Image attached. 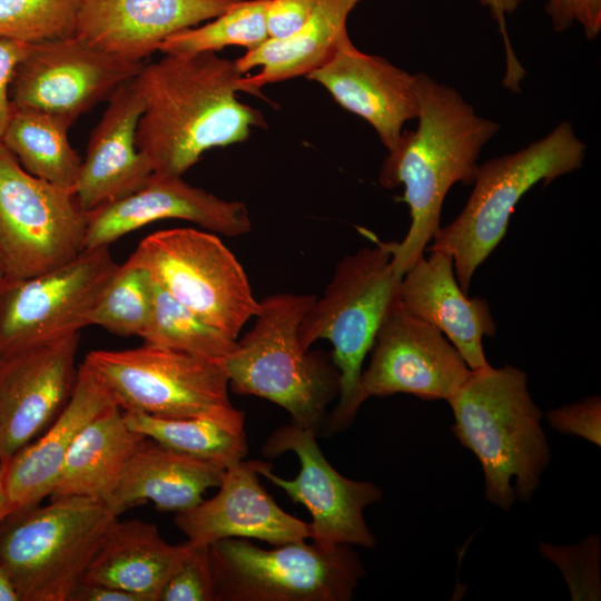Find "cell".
Listing matches in <instances>:
<instances>
[{
    "instance_id": "6da1fadb",
    "label": "cell",
    "mask_w": 601,
    "mask_h": 601,
    "mask_svg": "<svg viewBox=\"0 0 601 601\" xmlns=\"http://www.w3.org/2000/svg\"><path fill=\"white\" fill-rule=\"evenodd\" d=\"M244 73L215 52L165 55L134 78L144 111L138 149L152 171L183 176L216 147L243 142L266 127L259 110L243 104Z\"/></svg>"
},
{
    "instance_id": "7a4b0ae2",
    "label": "cell",
    "mask_w": 601,
    "mask_h": 601,
    "mask_svg": "<svg viewBox=\"0 0 601 601\" xmlns=\"http://www.w3.org/2000/svg\"><path fill=\"white\" fill-rule=\"evenodd\" d=\"M414 79L417 128L403 131L378 176L384 188L404 186L403 201L410 208L405 237L390 242L392 268L401 278L439 233L451 187L456 183L472 185L482 148L500 130L496 121L479 116L456 89L423 72Z\"/></svg>"
},
{
    "instance_id": "3957f363",
    "label": "cell",
    "mask_w": 601,
    "mask_h": 601,
    "mask_svg": "<svg viewBox=\"0 0 601 601\" xmlns=\"http://www.w3.org/2000/svg\"><path fill=\"white\" fill-rule=\"evenodd\" d=\"M449 404L453 433L481 463L486 499L505 511L530 501L551 453L525 372L509 364L472 371Z\"/></svg>"
},
{
    "instance_id": "277c9868",
    "label": "cell",
    "mask_w": 601,
    "mask_h": 601,
    "mask_svg": "<svg viewBox=\"0 0 601 601\" xmlns=\"http://www.w3.org/2000/svg\"><path fill=\"white\" fill-rule=\"evenodd\" d=\"M316 296L278 293L259 302L253 327L223 363L229 387L288 412L292 423L318 434L327 405L338 396L339 373L322 352L304 351L300 322Z\"/></svg>"
},
{
    "instance_id": "5b68a950",
    "label": "cell",
    "mask_w": 601,
    "mask_h": 601,
    "mask_svg": "<svg viewBox=\"0 0 601 601\" xmlns=\"http://www.w3.org/2000/svg\"><path fill=\"white\" fill-rule=\"evenodd\" d=\"M585 150L572 124L564 120L520 150L479 165L465 206L440 228L427 252L451 255L457 283L467 295L476 268L503 239L520 199L535 185L581 168Z\"/></svg>"
},
{
    "instance_id": "8992f818",
    "label": "cell",
    "mask_w": 601,
    "mask_h": 601,
    "mask_svg": "<svg viewBox=\"0 0 601 601\" xmlns=\"http://www.w3.org/2000/svg\"><path fill=\"white\" fill-rule=\"evenodd\" d=\"M390 243L376 242L346 255L319 298L304 315L298 337L304 351L318 339L333 346L332 361L339 373L338 402L329 416V433L346 428L354 420V398L376 334L400 303L401 277L392 268Z\"/></svg>"
},
{
    "instance_id": "52a82bcc",
    "label": "cell",
    "mask_w": 601,
    "mask_h": 601,
    "mask_svg": "<svg viewBox=\"0 0 601 601\" xmlns=\"http://www.w3.org/2000/svg\"><path fill=\"white\" fill-rule=\"evenodd\" d=\"M116 519L76 495L14 510L0 524V572L19 601H68Z\"/></svg>"
},
{
    "instance_id": "ba28073f",
    "label": "cell",
    "mask_w": 601,
    "mask_h": 601,
    "mask_svg": "<svg viewBox=\"0 0 601 601\" xmlns=\"http://www.w3.org/2000/svg\"><path fill=\"white\" fill-rule=\"evenodd\" d=\"M217 601H349L365 569L348 544L292 542L263 549L248 539L209 544Z\"/></svg>"
},
{
    "instance_id": "9c48e42d",
    "label": "cell",
    "mask_w": 601,
    "mask_h": 601,
    "mask_svg": "<svg viewBox=\"0 0 601 601\" xmlns=\"http://www.w3.org/2000/svg\"><path fill=\"white\" fill-rule=\"evenodd\" d=\"M85 362L122 411L244 426V412L230 403L221 363L145 343L129 349H95Z\"/></svg>"
},
{
    "instance_id": "30bf717a",
    "label": "cell",
    "mask_w": 601,
    "mask_h": 601,
    "mask_svg": "<svg viewBox=\"0 0 601 601\" xmlns=\"http://www.w3.org/2000/svg\"><path fill=\"white\" fill-rule=\"evenodd\" d=\"M200 319L237 339L259 309L248 277L219 237L173 228L146 236L128 257Z\"/></svg>"
},
{
    "instance_id": "8fae6325",
    "label": "cell",
    "mask_w": 601,
    "mask_h": 601,
    "mask_svg": "<svg viewBox=\"0 0 601 601\" xmlns=\"http://www.w3.org/2000/svg\"><path fill=\"white\" fill-rule=\"evenodd\" d=\"M87 213L75 194L29 174L0 140V255L4 280L61 266L85 247Z\"/></svg>"
},
{
    "instance_id": "7c38bea8",
    "label": "cell",
    "mask_w": 601,
    "mask_h": 601,
    "mask_svg": "<svg viewBox=\"0 0 601 601\" xmlns=\"http://www.w3.org/2000/svg\"><path fill=\"white\" fill-rule=\"evenodd\" d=\"M109 246L83 249L42 274L0 285V358L80 332L117 272Z\"/></svg>"
},
{
    "instance_id": "4fadbf2b",
    "label": "cell",
    "mask_w": 601,
    "mask_h": 601,
    "mask_svg": "<svg viewBox=\"0 0 601 601\" xmlns=\"http://www.w3.org/2000/svg\"><path fill=\"white\" fill-rule=\"evenodd\" d=\"M142 66L78 36L30 43L13 71L10 101L16 108L49 112L73 124L135 78Z\"/></svg>"
},
{
    "instance_id": "5bb4252c",
    "label": "cell",
    "mask_w": 601,
    "mask_h": 601,
    "mask_svg": "<svg viewBox=\"0 0 601 601\" xmlns=\"http://www.w3.org/2000/svg\"><path fill=\"white\" fill-rule=\"evenodd\" d=\"M316 437L315 432L293 423L280 426L265 442L263 454L274 457L293 452L299 460V472L292 480L283 479L272 472V464L260 461L259 475L308 510L309 540L373 548L376 538L365 522L364 510L382 500V490L370 481L339 474L324 456Z\"/></svg>"
},
{
    "instance_id": "9a60e30c",
    "label": "cell",
    "mask_w": 601,
    "mask_h": 601,
    "mask_svg": "<svg viewBox=\"0 0 601 601\" xmlns=\"http://www.w3.org/2000/svg\"><path fill=\"white\" fill-rule=\"evenodd\" d=\"M371 352L354 398L356 413L371 396L396 393L449 402L472 372L439 328L406 314L400 303L382 323Z\"/></svg>"
},
{
    "instance_id": "2e32d148",
    "label": "cell",
    "mask_w": 601,
    "mask_h": 601,
    "mask_svg": "<svg viewBox=\"0 0 601 601\" xmlns=\"http://www.w3.org/2000/svg\"><path fill=\"white\" fill-rule=\"evenodd\" d=\"M80 332L0 358V459L4 465L68 403Z\"/></svg>"
},
{
    "instance_id": "e0dca14e",
    "label": "cell",
    "mask_w": 601,
    "mask_h": 601,
    "mask_svg": "<svg viewBox=\"0 0 601 601\" xmlns=\"http://www.w3.org/2000/svg\"><path fill=\"white\" fill-rule=\"evenodd\" d=\"M83 249L109 246L161 219H183L228 237L247 234L252 221L242 201L225 200L185 181L152 171L134 191L87 213Z\"/></svg>"
},
{
    "instance_id": "ac0fdd59",
    "label": "cell",
    "mask_w": 601,
    "mask_h": 601,
    "mask_svg": "<svg viewBox=\"0 0 601 601\" xmlns=\"http://www.w3.org/2000/svg\"><path fill=\"white\" fill-rule=\"evenodd\" d=\"M260 461L225 470L219 491L195 508L176 513L175 524L194 544L220 539H255L283 545L311 539L309 523L285 512L259 483Z\"/></svg>"
},
{
    "instance_id": "d6986e66",
    "label": "cell",
    "mask_w": 601,
    "mask_h": 601,
    "mask_svg": "<svg viewBox=\"0 0 601 601\" xmlns=\"http://www.w3.org/2000/svg\"><path fill=\"white\" fill-rule=\"evenodd\" d=\"M306 77L321 83L341 107L366 120L388 152L401 141L404 124L417 117L414 75L358 50L349 37Z\"/></svg>"
},
{
    "instance_id": "ffe728a7",
    "label": "cell",
    "mask_w": 601,
    "mask_h": 601,
    "mask_svg": "<svg viewBox=\"0 0 601 601\" xmlns=\"http://www.w3.org/2000/svg\"><path fill=\"white\" fill-rule=\"evenodd\" d=\"M240 0H82L75 36L141 62L169 36L206 22Z\"/></svg>"
},
{
    "instance_id": "44dd1931",
    "label": "cell",
    "mask_w": 601,
    "mask_h": 601,
    "mask_svg": "<svg viewBox=\"0 0 601 601\" xmlns=\"http://www.w3.org/2000/svg\"><path fill=\"white\" fill-rule=\"evenodd\" d=\"M428 253L402 276L401 308L439 328L472 371L489 366L483 337H493L496 329L489 303L469 298L462 290L451 255L442 250Z\"/></svg>"
},
{
    "instance_id": "7402d4cb",
    "label": "cell",
    "mask_w": 601,
    "mask_h": 601,
    "mask_svg": "<svg viewBox=\"0 0 601 601\" xmlns=\"http://www.w3.org/2000/svg\"><path fill=\"white\" fill-rule=\"evenodd\" d=\"M107 101L91 131L75 187L86 213L128 195L152 173L136 144L144 104L134 78L120 85Z\"/></svg>"
},
{
    "instance_id": "603a6c76",
    "label": "cell",
    "mask_w": 601,
    "mask_h": 601,
    "mask_svg": "<svg viewBox=\"0 0 601 601\" xmlns=\"http://www.w3.org/2000/svg\"><path fill=\"white\" fill-rule=\"evenodd\" d=\"M117 405L112 394L83 361L72 394L56 420L4 465V482L13 510L38 505L49 496L63 459L81 430Z\"/></svg>"
},
{
    "instance_id": "cb8c5ba5",
    "label": "cell",
    "mask_w": 601,
    "mask_h": 601,
    "mask_svg": "<svg viewBox=\"0 0 601 601\" xmlns=\"http://www.w3.org/2000/svg\"><path fill=\"white\" fill-rule=\"evenodd\" d=\"M224 473L220 466L144 437L106 504L116 516L146 501L160 511L186 512L203 501L207 489L219 486Z\"/></svg>"
},
{
    "instance_id": "d4e9b609",
    "label": "cell",
    "mask_w": 601,
    "mask_h": 601,
    "mask_svg": "<svg viewBox=\"0 0 601 601\" xmlns=\"http://www.w3.org/2000/svg\"><path fill=\"white\" fill-rule=\"evenodd\" d=\"M361 0H316L305 23L282 39L268 38L258 47L246 50L235 60L244 76L246 92L264 98L260 88L298 76H307L323 66L348 38L347 19Z\"/></svg>"
},
{
    "instance_id": "484cf974",
    "label": "cell",
    "mask_w": 601,
    "mask_h": 601,
    "mask_svg": "<svg viewBox=\"0 0 601 601\" xmlns=\"http://www.w3.org/2000/svg\"><path fill=\"white\" fill-rule=\"evenodd\" d=\"M187 546V541L178 545L167 543L155 524L116 519L81 582L110 585L130 592L141 601H158L165 582Z\"/></svg>"
},
{
    "instance_id": "4316f807",
    "label": "cell",
    "mask_w": 601,
    "mask_h": 601,
    "mask_svg": "<svg viewBox=\"0 0 601 601\" xmlns=\"http://www.w3.org/2000/svg\"><path fill=\"white\" fill-rule=\"evenodd\" d=\"M144 437L128 427L118 405L109 407L78 434L49 496H87L107 503Z\"/></svg>"
},
{
    "instance_id": "83f0119b",
    "label": "cell",
    "mask_w": 601,
    "mask_h": 601,
    "mask_svg": "<svg viewBox=\"0 0 601 601\" xmlns=\"http://www.w3.org/2000/svg\"><path fill=\"white\" fill-rule=\"evenodd\" d=\"M67 119L12 106L2 144L29 174L75 194L81 158L68 139Z\"/></svg>"
},
{
    "instance_id": "f1b7e54d",
    "label": "cell",
    "mask_w": 601,
    "mask_h": 601,
    "mask_svg": "<svg viewBox=\"0 0 601 601\" xmlns=\"http://www.w3.org/2000/svg\"><path fill=\"white\" fill-rule=\"evenodd\" d=\"M122 414L134 432L225 470L247 454L244 426L204 417L169 418L129 411Z\"/></svg>"
},
{
    "instance_id": "f546056e",
    "label": "cell",
    "mask_w": 601,
    "mask_h": 601,
    "mask_svg": "<svg viewBox=\"0 0 601 601\" xmlns=\"http://www.w3.org/2000/svg\"><path fill=\"white\" fill-rule=\"evenodd\" d=\"M145 344L224 363L237 339L207 324L154 282L152 308L139 335Z\"/></svg>"
},
{
    "instance_id": "4dcf8cb0",
    "label": "cell",
    "mask_w": 601,
    "mask_h": 601,
    "mask_svg": "<svg viewBox=\"0 0 601 601\" xmlns=\"http://www.w3.org/2000/svg\"><path fill=\"white\" fill-rule=\"evenodd\" d=\"M268 0H240L200 27H193L166 38L158 47L164 55L216 52L227 46L254 49L266 41Z\"/></svg>"
},
{
    "instance_id": "1f68e13d",
    "label": "cell",
    "mask_w": 601,
    "mask_h": 601,
    "mask_svg": "<svg viewBox=\"0 0 601 601\" xmlns=\"http://www.w3.org/2000/svg\"><path fill=\"white\" fill-rule=\"evenodd\" d=\"M152 298L151 276L126 260L99 295L87 316V325L100 326L124 337H139L149 321Z\"/></svg>"
},
{
    "instance_id": "d6a6232c",
    "label": "cell",
    "mask_w": 601,
    "mask_h": 601,
    "mask_svg": "<svg viewBox=\"0 0 601 601\" xmlns=\"http://www.w3.org/2000/svg\"><path fill=\"white\" fill-rule=\"evenodd\" d=\"M82 0H0V39L37 43L75 36Z\"/></svg>"
},
{
    "instance_id": "836d02e7",
    "label": "cell",
    "mask_w": 601,
    "mask_h": 601,
    "mask_svg": "<svg viewBox=\"0 0 601 601\" xmlns=\"http://www.w3.org/2000/svg\"><path fill=\"white\" fill-rule=\"evenodd\" d=\"M540 552L563 573L572 600H600L599 535H589L573 546L541 543Z\"/></svg>"
},
{
    "instance_id": "e575fe53",
    "label": "cell",
    "mask_w": 601,
    "mask_h": 601,
    "mask_svg": "<svg viewBox=\"0 0 601 601\" xmlns=\"http://www.w3.org/2000/svg\"><path fill=\"white\" fill-rule=\"evenodd\" d=\"M188 546L167 581L158 601H217L208 544Z\"/></svg>"
},
{
    "instance_id": "d590c367",
    "label": "cell",
    "mask_w": 601,
    "mask_h": 601,
    "mask_svg": "<svg viewBox=\"0 0 601 601\" xmlns=\"http://www.w3.org/2000/svg\"><path fill=\"white\" fill-rule=\"evenodd\" d=\"M546 420L554 430L562 434L582 437L598 446L601 444L600 396H589L550 410Z\"/></svg>"
},
{
    "instance_id": "8d00e7d4",
    "label": "cell",
    "mask_w": 601,
    "mask_h": 601,
    "mask_svg": "<svg viewBox=\"0 0 601 601\" xmlns=\"http://www.w3.org/2000/svg\"><path fill=\"white\" fill-rule=\"evenodd\" d=\"M316 0H268L265 18L268 37L282 39L297 31L308 19Z\"/></svg>"
},
{
    "instance_id": "74e56055",
    "label": "cell",
    "mask_w": 601,
    "mask_h": 601,
    "mask_svg": "<svg viewBox=\"0 0 601 601\" xmlns=\"http://www.w3.org/2000/svg\"><path fill=\"white\" fill-rule=\"evenodd\" d=\"M521 1L522 0H479L483 7L489 9L497 23L505 52V73L502 83L506 89L513 92L520 91V83L526 71L518 60L511 46L506 27V16L512 14L518 9Z\"/></svg>"
},
{
    "instance_id": "f35d334b",
    "label": "cell",
    "mask_w": 601,
    "mask_h": 601,
    "mask_svg": "<svg viewBox=\"0 0 601 601\" xmlns=\"http://www.w3.org/2000/svg\"><path fill=\"white\" fill-rule=\"evenodd\" d=\"M30 43L0 39V139L11 114L12 105L9 87L18 62L26 55Z\"/></svg>"
},
{
    "instance_id": "ab89813d",
    "label": "cell",
    "mask_w": 601,
    "mask_h": 601,
    "mask_svg": "<svg viewBox=\"0 0 601 601\" xmlns=\"http://www.w3.org/2000/svg\"><path fill=\"white\" fill-rule=\"evenodd\" d=\"M68 601H141L130 592L100 583L80 582Z\"/></svg>"
},
{
    "instance_id": "60d3db41",
    "label": "cell",
    "mask_w": 601,
    "mask_h": 601,
    "mask_svg": "<svg viewBox=\"0 0 601 601\" xmlns=\"http://www.w3.org/2000/svg\"><path fill=\"white\" fill-rule=\"evenodd\" d=\"M581 0H548L545 11L553 29L563 32L578 20Z\"/></svg>"
},
{
    "instance_id": "b9f144b4",
    "label": "cell",
    "mask_w": 601,
    "mask_h": 601,
    "mask_svg": "<svg viewBox=\"0 0 601 601\" xmlns=\"http://www.w3.org/2000/svg\"><path fill=\"white\" fill-rule=\"evenodd\" d=\"M577 21L582 24L588 39H595L601 30V0H581Z\"/></svg>"
},
{
    "instance_id": "7bdbcfd3",
    "label": "cell",
    "mask_w": 601,
    "mask_h": 601,
    "mask_svg": "<svg viewBox=\"0 0 601 601\" xmlns=\"http://www.w3.org/2000/svg\"><path fill=\"white\" fill-rule=\"evenodd\" d=\"M13 511L4 482V463L0 459V524Z\"/></svg>"
},
{
    "instance_id": "ee69618b",
    "label": "cell",
    "mask_w": 601,
    "mask_h": 601,
    "mask_svg": "<svg viewBox=\"0 0 601 601\" xmlns=\"http://www.w3.org/2000/svg\"><path fill=\"white\" fill-rule=\"evenodd\" d=\"M0 601H19L18 595L9 581L0 572Z\"/></svg>"
},
{
    "instance_id": "f6af8a7d",
    "label": "cell",
    "mask_w": 601,
    "mask_h": 601,
    "mask_svg": "<svg viewBox=\"0 0 601 601\" xmlns=\"http://www.w3.org/2000/svg\"><path fill=\"white\" fill-rule=\"evenodd\" d=\"M4 280V267L0 255V285Z\"/></svg>"
}]
</instances>
